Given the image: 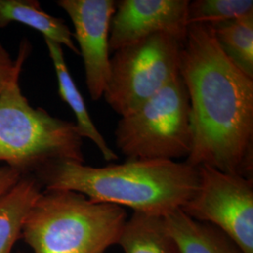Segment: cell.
Returning a JSON list of instances; mask_svg holds the SVG:
<instances>
[{
	"label": "cell",
	"mask_w": 253,
	"mask_h": 253,
	"mask_svg": "<svg viewBox=\"0 0 253 253\" xmlns=\"http://www.w3.org/2000/svg\"><path fill=\"white\" fill-rule=\"evenodd\" d=\"M211 27L227 58L253 79V13Z\"/></svg>",
	"instance_id": "15"
},
{
	"label": "cell",
	"mask_w": 253,
	"mask_h": 253,
	"mask_svg": "<svg viewBox=\"0 0 253 253\" xmlns=\"http://www.w3.org/2000/svg\"><path fill=\"white\" fill-rule=\"evenodd\" d=\"M189 0L117 1L110 27V52L156 33H166L183 42L189 27Z\"/></svg>",
	"instance_id": "9"
},
{
	"label": "cell",
	"mask_w": 253,
	"mask_h": 253,
	"mask_svg": "<svg viewBox=\"0 0 253 253\" xmlns=\"http://www.w3.org/2000/svg\"><path fill=\"white\" fill-rule=\"evenodd\" d=\"M199 186L181 210L229 235L245 253H253V179L198 166Z\"/></svg>",
	"instance_id": "7"
},
{
	"label": "cell",
	"mask_w": 253,
	"mask_h": 253,
	"mask_svg": "<svg viewBox=\"0 0 253 253\" xmlns=\"http://www.w3.org/2000/svg\"><path fill=\"white\" fill-rule=\"evenodd\" d=\"M125 208L95 203L71 190H42L27 213L21 237L34 253H103L118 244Z\"/></svg>",
	"instance_id": "3"
},
{
	"label": "cell",
	"mask_w": 253,
	"mask_h": 253,
	"mask_svg": "<svg viewBox=\"0 0 253 253\" xmlns=\"http://www.w3.org/2000/svg\"><path fill=\"white\" fill-rule=\"evenodd\" d=\"M183 42L156 33L116 51L103 94L111 108L126 117L179 77Z\"/></svg>",
	"instance_id": "6"
},
{
	"label": "cell",
	"mask_w": 253,
	"mask_h": 253,
	"mask_svg": "<svg viewBox=\"0 0 253 253\" xmlns=\"http://www.w3.org/2000/svg\"><path fill=\"white\" fill-rule=\"evenodd\" d=\"M164 218L181 253H245L219 228L191 218L180 208L165 215Z\"/></svg>",
	"instance_id": "10"
},
{
	"label": "cell",
	"mask_w": 253,
	"mask_h": 253,
	"mask_svg": "<svg viewBox=\"0 0 253 253\" xmlns=\"http://www.w3.org/2000/svg\"><path fill=\"white\" fill-rule=\"evenodd\" d=\"M44 41L56 74L58 94L60 98L72 109L76 118L75 125L82 137L87 138L92 141L98 147L105 161H118V155L109 147L104 137L101 135L100 130L95 126L91 118L81 92L73 81L72 74L65 61L62 46L47 39H44Z\"/></svg>",
	"instance_id": "11"
},
{
	"label": "cell",
	"mask_w": 253,
	"mask_h": 253,
	"mask_svg": "<svg viewBox=\"0 0 253 253\" xmlns=\"http://www.w3.org/2000/svg\"><path fill=\"white\" fill-rule=\"evenodd\" d=\"M30 42L27 40L22 41L18 54L15 59H12L9 51L0 42V95L14 74L23 70V66L30 54Z\"/></svg>",
	"instance_id": "17"
},
{
	"label": "cell",
	"mask_w": 253,
	"mask_h": 253,
	"mask_svg": "<svg viewBox=\"0 0 253 253\" xmlns=\"http://www.w3.org/2000/svg\"><path fill=\"white\" fill-rule=\"evenodd\" d=\"M252 13L253 0H195L188 7V24L213 26Z\"/></svg>",
	"instance_id": "16"
},
{
	"label": "cell",
	"mask_w": 253,
	"mask_h": 253,
	"mask_svg": "<svg viewBox=\"0 0 253 253\" xmlns=\"http://www.w3.org/2000/svg\"><path fill=\"white\" fill-rule=\"evenodd\" d=\"M118 244L125 253H181L164 216L137 211L126 220Z\"/></svg>",
	"instance_id": "13"
},
{
	"label": "cell",
	"mask_w": 253,
	"mask_h": 253,
	"mask_svg": "<svg viewBox=\"0 0 253 253\" xmlns=\"http://www.w3.org/2000/svg\"><path fill=\"white\" fill-rule=\"evenodd\" d=\"M116 145L127 160L173 161L190 156V100L180 76L118 121Z\"/></svg>",
	"instance_id": "5"
},
{
	"label": "cell",
	"mask_w": 253,
	"mask_h": 253,
	"mask_svg": "<svg viewBox=\"0 0 253 253\" xmlns=\"http://www.w3.org/2000/svg\"></svg>",
	"instance_id": "19"
},
{
	"label": "cell",
	"mask_w": 253,
	"mask_h": 253,
	"mask_svg": "<svg viewBox=\"0 0 253 253\" xmlns=\"http://www.w3.org/2000/svg\"><path fill=\"white\" fill-rule=\"evenodd\" d=\"M14 74L0 95V163L34 176L47 163L71 160L84 163L83 137L75 123L33 107Z\"/></svg>",
	"instance_id": "4"
},
{
	"label": "cell",
	"mask_w": 253,
	"mask_h": 253,
	"mask_svg": "<svg viewBox=\"0 0 253 253\" xmlns=\"http://www.w3.org/2000/svg\"><path fill=\"white\" fill-rule=\"evenodd\" d=\"M17 23L39 31L44 39L79 54L73 32L63 20L50 15L36 0H0V28Z\"/></svg>",
	"instance_id": "12"
},
{
	"label": "cell",
	"mask_w": 253,
	"mask_h": 253,
	"mask_svg": "<svg viewBox=\"0 0 253 253\" xmlns=\"http://www.w3.org/2000/svg\"><path fill=\"white\" fill-rule=\"evenodd\" d=\"M20 172L13 170L9 166L0 167V196L10 190L22 177Z\"/></svg>",
	"instance_id": "18"
},
{
	"label": "cell",
	"mask_w": 253,
	"mask_h": 253,
	"mask_svg": "<svg viewBox=\"0 0 253 253\" xmlns=\"http://www.w3.org/2000/svg\"><path fill=\"white\" fill-rule=\"evenodd\" d=\"M42 191L39 181L26 175L0 196V253H11L21 237L27 213Z\"/></svg>",
	"instance_id": "14"
},
{
	"label": "cell",
	"mask_w": 253,
	"mask_h": 253,
	"mask_svg": "<svg viewBox=\"0 0 253 253\" xmlns=\"http://www.w3.org/2000/svg\"><path fill=\"white\" fill-rule=\"evenodd\" d=\"M34 177L45 190L75 191L95 203L159 216L183 208L199 186L197 167L164 160H127L105 167L59 160Z\"/></svg>",
	"instance_id": "2"
},
{
	"label": "cell",
	"mask_w": 253,
	"mask_h": 253,
	"mask_svg": "<svg viewBox=\"0 0 253 253\" xmlns=\"http://www.w3.org/2000/svg\"><path fill=\"white\" fill-rule=\"evenodd\" d=\"M179 74L193 134L185 162L253 179V79L227 58L211 26L189 25Z\"/></svg>",
	"instance_id": "1"
},
{
	"label": "cell",
	"mask_w": 253,
	"mask_h": 253,
	"mask_svg": "<svg viewBox=\"0 0 253 253\" xmlns=\"http://www.w3.org/2000/svg\"><path fill=\"white\" fill-rule=\"evenodd\" d=\"M73 23V40L83 58L85 84L94 101L103 97L110 75L109 37L116 12L114 0H59Z\"/></svg>",
	"instance_id": "8"
}]
</instances>
